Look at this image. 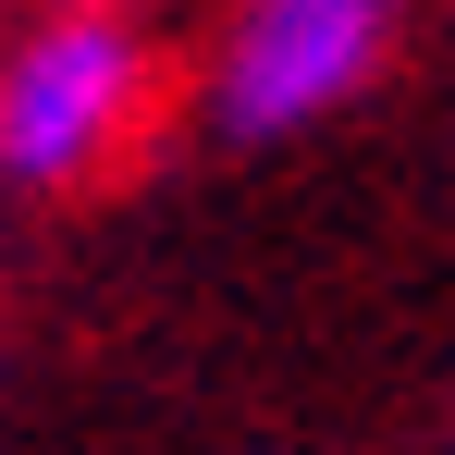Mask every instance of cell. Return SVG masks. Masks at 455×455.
<instances>
[{
	"instance_id": "cell-1",
	"label": "cell",
	"mask_w": 455,
	"mask_h": 455,
	"mask_svg": "<svg viewBox=\"0 0 455 455\" xmlns=\"http://www.w3.org/2000/svg\"><path fill=\"white\" fill-rule=\"evenodd\" d=\"M160 111V37L124 0H50L0 37V185L75 197L148 136Z\"/></svg>"
},
{
	"instance_id": "cell-2",
	"label": "cell",
	"mask_w": 455,
	"mask_h": 455,
	"mask_svg": "<svg viewBox=\"0 0 455 455\" xmlns=\"http://www.w3.org/2000/svg\"><path fill=\"white\" fill-rule=\"evenodd\" d=\"M406 0H234L210 37V124L234 148H283L332 124L357 86L394 62Z\"/></svg>"
},
{
	"instance_id": "cell-3",
	"label": "cell",
	"mask_w": 455,
	"mask_h": 455,
	"mask_svg": "<svg viewBox=\"0 0 455 455\" xmlns=\"http://www.w3.org/2000/svg\"><path fill=\"white\" fill-rule=\"evenodd\" d=\"M431 455H455V419H443V443H431Z\"/></svg>"
},
{
	"instance_id": "cell-4",
	"label": "cell",
	"mask_w": 455,
	"mask_h": 455,
	"mask_svg": "<svg viewBox=\"0 0 455 455\" xmlns=\"http://www.w3.org/2000/svg\"><path fill=\"white\" fill-rule=\"evenodd\" d=\"M124 12H136V0H124Z\"/></svg>"
}]
</instances>
